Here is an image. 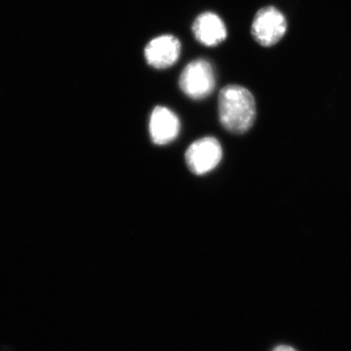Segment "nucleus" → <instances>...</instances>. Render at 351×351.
<instances>
[{
    "label": "nucleus",
    "instance_id": "f03ea898",
    "mask_svg": "<svg viewBox=\"0 0 351 351\" xmlns=\"http://www.w3.org/2000/svg\"><path fill=\"white\" fill-rule=\"evenodd\" d=\"M180 88L189 98L202 100L216 87L213 66L205 59H197L186 64L179 80Z\"/></svg>",
    "mask_w": 351,
    "mask_h": 351
},
{
    "label": "nucleus",
    "instance_id": "39448f33",
    "mask_svg": "<svg viewBox=\"0 0 351 351\" xmlns=\"http://www.w3.org/2000/svg\"><path fill=\"white\" fill-rule=\"evenodd\" d=\"M182 45L172 34H163L152 39L145 48L147 63L152 68L165 69L177 63L181 55Z\"/></svg>",
    "mask_w": 351,
    "mask_h": 351
},
{
    "label": "nucleus",
    "instance_id": "6e6552de",
    "mask_svg": "<svg viewBox=\"0 0 351 351\" xmlns=\"http://www.w3.org/2000/svg\"><path fill=\"white\" fill-rule=\"evenodd\" d=\"M274 351H297L294 348H291L288 346H279L276 348H274Z\"/></svg>",
    "mask_w": 351,
    "mask_h": 351
},
{
    "label": "nucleus",
    "instance_id": "f257e3e1",
    "mask_svg": "<svg viewBox=\"0 0 351 351\" xmlns=\"http://www.w3.org/2000/svg\"><path fill=\"white\" fill-rule=\"evenodd\" d=\"M218 107L219 121L230 133H246L255 122L256 101L247 88L233 84L223 87L219 92Z\"/></svg>",
    "mask_w": 351,
    "mask_h": 351
},
{
    "label": "nucleus",
    "instance_id": "0eeeda50",
    "mask_svg": "<svg viewBox=\"0 0 351 351\" xmlns=\"http://www.w3.org/2000/svg\"><path fill=\"white\" fill-rule=\"evenodd\" d=\"M196 40L208 47H214L226 40L228 31L223 21L213 12L200 14L193 25Z\"/></svg>",
    "mask_w": 351,
    "mask_h": 351
},
{
    "label": "nucleus",
    "instance_id": "423d86ee",
    "mask_svg": "<svg viewBox=\"0 0 351 351\" xmlns=\"http://www.w3.org/2000/svg\"><path fill=\"white\" fill-rule=\"evenodd\" d=\"M180 129L181 122L174 112L165 107L154 108L149 119V133L154 144H169L178 137Z\"/></svg>",
    "mask_w": 351,
    "mask_h": 351
},
{
    "label": "nucleus",
    "instance_id": "20e7f679",
    "mask_svg": "<svg viewBox=\"0 0 351 351\" xmlns=\"http://www.w3.org/2000/svg\"><path fill=\"white\" fill-rule=\"evenodd\" d=\"M223 157V149L218 140L205 137L195 141L186 152L189 169L195 175H204L214 170Z\"/></svg>",
    "mask_w": 351,
    "mask_h": 351
},
{
    "label": "nucleus",
    "instance_id": "7ed1b4c3",
    "mask_svg": "<svg viewBox=\"0 0 351 351\" xmlns=\"http://www.w3.org/2000/svg\"><path fill=\"white\" fill-rule=\"evenodd\" d=\"M287 29V19L284 14L276 7L267 6L256 14L251 34L260 45L271 47L283 38Z\"/></svg>",
    "mask_w": 351,
    "mask_h": 351
}]
</instances>
